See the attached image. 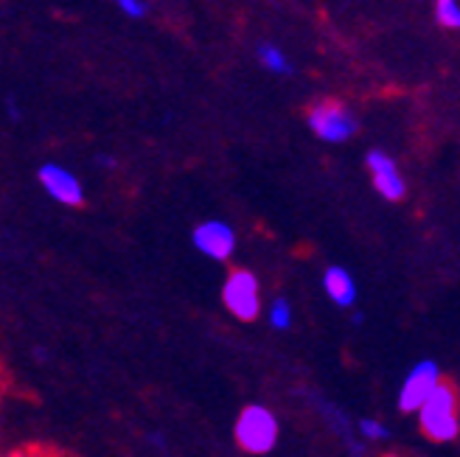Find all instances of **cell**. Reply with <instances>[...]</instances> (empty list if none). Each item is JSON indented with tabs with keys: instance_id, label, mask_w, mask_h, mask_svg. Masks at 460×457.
I'll use <instances>...</instances> for the list:
<instances>
[{
	"instance_id": "cell-3",
	"label": "cell",
	"mask_w": 460,
	"mask_h": 457,
	"mask_svg": "<svg viewBox=\"0 0 460 457\" xmlns=\"http://www.w3.org/2000/svg\"><path fill=\"white\" fill-rule=\"evenodd\" d=\"M306 121H309V129L317 135V138L329 141V144L349 141L359 129V121H357L354 112L342 101H334V99L314 101L306 112Z\"/></svg>"
},
{
	"instance_id": "cell-5",
	"label": "cell",
	"mask_w": 460,
	"mask_h": 457,
	"mask_svg": "<svg viewBox=\"0 0 460 457\" xmlns=\"http://www.w3.org/2000/svg\"><path fill=\"white\" fill-rule=\"evenodd\" d=\"M444 379H441V368L435 359H421L416 362L412 368L407 371L402 387H399V409L402 413H419L421 404L435 393V387H438Z\"/></svg>"
},
{
	"instance_id": "cell-16",
	"label": "cell",
	"mask_w": 460,
	"mask_h": 457,
	"mask_svg": "<svg viewBox=\"0 0 460 457\" xmlns=\"http://www.w3.org/2000/svg\"><path fill=\"white\" fill-rule=\"evenodd\" d=\"M351 320H354V326H359V323H362V314H359V312H354V314H351Z\"/></svg>"
},
{
	"instance_id": "cell-13",
	"label": "cell",
	"mask_w": 460,
	"mask_h": 457,
	"mask_svg": "<svg viewBox=\"0 0 460 457\" xmlns=\"http://www.w3.org/2000/svg\"><path fill=\"white\" fill-rule=\"evenodd\" d=\"M357 435L362 441H387L390 429L379 418H362V421H357Z\"/></svg>"
},
{
	"instance_id": "cell-8",
	"label": "cell",
	"mask_w": 460,
	"mask_h": 457,
	"mask_svg": "<svg viewBox=\"0 0 460 457\" xmlns=\"http://www.w3.org/2000/svg\"><path fill=\"white\" fill-rule=\"evenodd\" d=\"M37 180H40V186L49 191L57 202L62 205H71V208H79V205H84V189H82V182L57 163H45L40 166L37 171Z\"/></svg>"
},
{
	"instance_id": "cell-4",
	"label": "cell",
	"mask_w": 460,
	"mask_h": 457,
	"mask_svg": "<svg viewBox=\"0 0 460 457\" xmlns=\"http://www.w3.org/2000/svg\"><path fill=\"white\" fill-rule=\"evenodd\" d=\"M222 303L236 320H242V323L256 320L261 314V292H259L256 276H252L250 269L230 272L225 286H222Z\"/></svg>"
},
{
	"instance_id": "cell-14",
	"label": "cell",
	"mask_w": 460,
	"mask_h": 457,
	"mask_svg": "<svg viewBox=\"0 0 460 457\" xmlns=\"http://www.w3.org/2000/svg\"><path fill=\"white\" fill-rule=\"evenodd\" d=\"M115 4H119V9L127 17H144L146 14V6L141 4V0H115Z\"/></svg>"
},
{
	"instance_id": "cell-2",
	"label": "cell",
	"mask_w": 460,
	"mask_h": 457,
	"mask_svg": "<svg viewBox=\"0 0 460 457\" xmlns=\"http://www.w3.org/2000/svg\"><path fill=\"white\" fill-rule=\"evenodd\" d=\"M279 435H281L279 416L264 404L244 407L234 424V438L247 454H270L279 446Z\"/></svg>"
},
{
	"instance_id": "cell-6",
	"label": "cell",
	"mask_w": 460,
	"mask_h": 457,
	"mask_svg": "<svg viewBox=\"0 0 460 457\" xmlns=\"http://www.w3.org/2000/svg\"><path fill=\"white\" fill-rule=\"evenodd\" d=\"M191 242H194V247L199 250L202 256H208L214 261L230 259V256H234V250H236L234 227H230L227 222H222V219H208V222L197 224L194 233H191Z\"/></svg>"
},
{
	"instance_id": "cell-11",
	"label": "cell",
	"mask_w": 460,
	"mask_h": 457,
	"mask_svg": "<svg viewBox=\"0 0 460 457\" xmlns=\"http://www.w3.org/2000/svg\"><path fill=\"white\" fill-rule=\"evenodd\" d=\"M270 326L279 329V331H287L292 326V306L287 298H275L272 306H270Z\"/></svg>"
},
{
	"instance_id": "cell-7",
	"label": "cell",
	"mask_w": 460,
	"mask_h": 457,
	"mask_svg": "<svg viewBox=\"0 0 460 457\" xmlns=\"http://www.w3.org/2000/svg\"><path fill=\"white\" fill-rule=\"evenodd\" d=\"M365 166L371 169V174H374V189H376L387 202H399V199H404V194H407L404 177L399 174L396 160L390 157L387 152L371 149V152H367V157H365Z\"/></svg>"
},
{
	"instance_id": "cell-12",
	"label": "cell",
	"mask_w": 460,
	"mask_h": 457,
	"mask_svg": "<svg viewBox=\"0 0 460 457\" xmlns=\"http://www.w3.org/2000/svg\"><path fill=\"white\" fill-rule=\"evenodd\" d=\"M435 17L447 29H460V6L457 0H435Z\"/></svg>"
},
{
	"instance_id": "cell-15",
	"label": "cell",
	"mask_w": 460,
	"mask_h": 457,
	"mask_svg": "<svg viewBox=\"0 0 460 457\" xmlns=\"http://www.w3.org/2000/svg\"><path fill=\"white\" fill-rule=\"evenodd\" d=\"M6 457H31V454L29 452H9Z\"/></svg>"
},
{
	"instance_id": "cell-9",
	"label": "cell",
	"mask_w": 460,
	"mask_h": 457,
	"mask_svg": "<svg viewBox=\"0 0 460 457\" xmlns=\"http://www.w3.org/2000/svg\"><path fill=\"white\" fill-rule=\"evenodd\" d=\"M323 289L332 298V303L340 309H351L357 301V284L351 278V272L342 267H329L323 272Z\"/></svg>"
},
{
	"instance_id": "cell-10",
	"label": "cell",
	"mask_w": 460,
	"mask_h": 457,
	"mask_svg": "<svg viewBox=\"0 0 460 457\" xmlns=\"http://www.w3.org/2000/svg\"><path fill=\"white\" fill-rule=\"evenodd\" d=\"M259 59H261V65L267 67V71H272V74H289L292 71L279 45H261V48H259Z\"/></svg>"
},
{
	"instance_id": "cell-1",
	"label": "cell",
	"mask_w": 460,
	"mask_h": 457,
	"mask_svg": "<svg viewBox=\"0 0 460 457\" xmlns=\"http://www.w3.org/2000/svg\"><path fill=\"white\" fill-rule=\"evenodd\" d=\"M419 426L435 444H452L460 435V416H457V393L449 382H441L435 393L419 409Z\"/></svg>"
}]
</instances>
